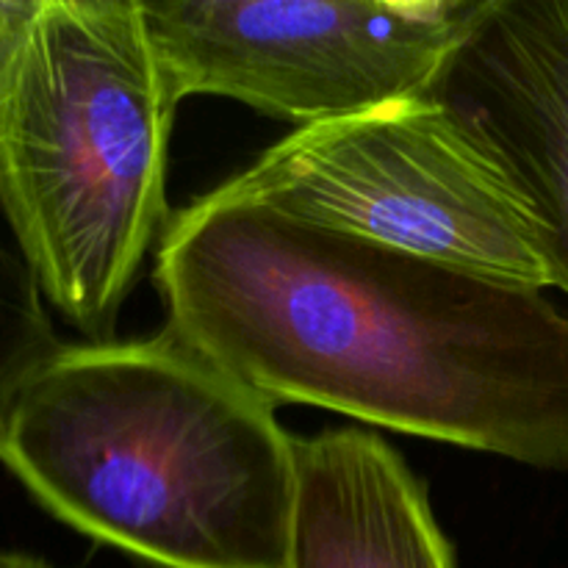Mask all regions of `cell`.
Wrapping results in <instances>:
<instances>
[{"label":"cell","instance_id":"obj_1","mask_svg":"<svg viewBox=\"0 0 568 568\" xmlns=\"http://www.w3.org/2000/svg\"><path fill=\"white\" fill-rule=\"evenodd\" d=\"M166 325L272 405L568 469V316L544 288L214 192L155 250Z\"/></svg>","mask_w":568,"mask_h":568},{"label":"cell","instance_id":"obj_2","mask_svg":"<svg viewBox=\"0 0 568 568\" xmlns=\"http://www.w3.org/2000/svg\"><path fill=\"white\" fill-rule=\"evenodd\" d=\"M0 460L55 519L150 566L288 568L294 438L170 325L61 344L11 399Z\"/></svg>","mask_w":568,"mask_h":568},{"label":"cell","instance_id":"obj_3","mask_svg":"<svg viewBox=\"0 0 568 568\" xmlns=\"http://www.w3.org/2000/svg\"><path fill=\"white\" fill-rule=\"evenodd\" d=\"M178 105L142 0H0V216L87 342H114L170 227Z\"/></svg>","mask_w":568,"mask_h":568},{"label":"cell","instance_id":"obj_4","mask_svg":"<svg viewBox=\"0 0 568 568\" xmlns=\"http://www.w3.org/2000/svg\"><path fill=\"white\" fill-rule=\"evenodd\" d=\"M216 192L494 281L549 288L525 203L436 94L297 128Z\"/></svg>","mask_w":568,"mask_h":568},{"label":"cell","instance_id":"obj_5","mask_svg":"<svg viewBox=\"0 0 568 568\" xmlns=\"http://www.w3.org/2000/svg\"><path fill=\"white\" fill-rule=\"evenodd\" d=\"M486 0H142L175 100L231 98L300 128L433 94Z\"/></svg>","mask_w":568,"mask_h":568},{"label":"cell","instance_id":"obj_6","mask_svg":"<svg viewBox=\"0 0 568 568\" xmlns=\"http://www.w3.org/2000/svg\"><path fill=\"white\" fill-rule=\"evenodd\" d=\"M433 94L503 166L568 294V0H486Z\"/></svg>","mask_w":568,"mask_h":568},{"label":"cell","instance_id":"obj_7","mask_svg":"<svg viewBox=\"0 0 568 568\" xmlns=\"http://www.w3.org/2000/svg\"><path fill=\"white\" fill-rule=\"evenodd\" d=\"M294 466L288 568H458L427 486L377 433L294 438Z\"/></svg>","mask_w":568,"mask_h":568},{"label":"cell","instance_id":"obj_8","mask_svg":"<svg viewBox=\"0 0 568 568\" xmlns=\"http://www.w3.org/2000/svg\"><path fill=\"white\" fill-rule=\"evenodd\" d=\"M59 347L31 266L0 236V422L28 377Z\"/></svg>","mask_w":568,"mask_h":568},{"label":"cell","instance_id":"obj_9","mask_svg":"<svg viewBox=\"0 0 568 568\" xmlns=\"http://www.w3.org/2000/svg\"><path fill=\"white\" fill-rule=\"evenodd\" d=\"M0 568H59V566L39 558V555H28V552H17V549L0 547Z\"/></svg>","mask_w":568,"mask_h":568}]
</instances>
